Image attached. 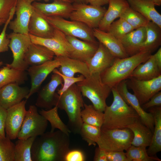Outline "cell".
<instances>
[{
    "label": "cell",
    "mask_w": 161,
    "mask_h": 161,
    "mask_svg": "<svg viewBox=\"0 0 161 161\" xmlns=\"http://www.w3.org/2000/svg\"><path fill=\"white\" fill-rule=\"evenodd\" d=\"M69 145V135L61 130L44 132L33 143L32 161H64Z\"/></svg>",
    "instance_id": "obj_1"
},
{
    "label": "cell",
    "mask_w": 161,
    "mask_h": 161,
    "mask_svg": "<svg viewBox=\"0 0 161 161\" xmlns=\"http://www.w3.org/2000/svg\"><path fill=\"white\" fill-rule=\"evenodd\" d=\"M113 100L103 112V123L101 128L121 129L128 126L140 118L134 110L128 105L118 93L115 86L112 88Z\"/></svg>",
    "instance_id": "obj_2"
},
{
    "label": "cell",
    "mask_w": 161,
    "mask_h": 161,
    "mask_svg": "<svg viewBox=\"0 0 161 161\" xmlns=\"http://www.w3.org/2000/svg\"><path fill=\"white\" fill-rule=\"evenodd\" d=\"M148 51H141L124 58H115L112 64L100 74L103 82L111 88L130 77L135 68L146 61L151 55Z\"/></svg>",
    "instance_id": "obj_3"
},
{
    "label": "cell",
    "mask_w": 161,
    "mask_h": 161,
    "mask_svg": "<svg viewBox=\"0 0 161 161\" xmlns=\"http://www.w3.org/2000/svg\"><path fill=\"white\" fill-rule=\"evenodd\" d=\"M84 103L82 94L76 83L61 95L58 94L55 106L65 111L68 118L67 126L75 134H80L83 123L81 112Z\"/></svg>",
    "instance_id": "obj_4"
},
{
    "label": "cell",
    "mask_w": 161,
    "mask_h": 161,
    "mask_svg": "<svg viewBox=\"0 0 161 161\" xmlns=\"http://www.w3.org/2000/svg\"><path fill=\"white\" fill-rule=\"evenodd\" d=\"M76 84L82 96L88 98L97 110L103 112L107 106L106 100L112 88L103 82L100 74H90Z\"/></svg>",
    "instance_id": "obj_5"
},
{
    "label": "cell",
    "mask_w": 161,
    "mask_h": 161,
    "mask_svg": "<svg viewBox=\"0 0 161 161\" xmlns=\"http://www.w3.org/2000/svg\"><path fill=\"white\" fill-rule=\"evenodd\" d=\"M133 134L128 128L104 129L101 133L96 144L106 151H126L131 145Z\"/></svg>",
    "instance_id": "obj_6"
},
{
    "label": "cell",
    "mask_w": 161,
    "mask_h": 161,
    "mask_svg": "<svg viewBox=\"0 0 161 161\" xmlns=\"http://www.w3.org/2000/svg\"><path fill=\"white\" fill-rule=\"evenodd\" d=\"M42 17L54 27L66 35L71 36L92 43L99 42L93 35V29L83 23L68 20L60 17Z\"/></svg>",
    "instance_id": "obj_7"
},
{
    "label": "cell",
    "mask_w": 161,
    "mask_h": 161,
    "mask_svg": "<svg viewBox=\"0 0 161 161\" xmlns=\"http://www.w3.org/2000/svg\"><path fill=\"white\" fill-rule=\"evenodd\" d=\"M48 121L38 113L36 106L30 105L27 111L17 138L27 139L41 135L47 127Z\"/></svg>",
    "instance_id": "obj_8"
},
{
    "label": "cell",
    "mask_w": 161,
    "mask_h": 161,
    "mask_svg": "<svg viewBox=\"0 0 161 161\" xmlns=\"http://www.w3.org/2000/svg\"><path fill=\"white\" fill-rule=\"evenodd\" d=\"M74 10L70 20L81 22L92 29L98 28L106 10V8L88 5L85 3H73Z\"/></svg>",
    "instance_id": "obj_9"
},
{
    "label": "cell",
    "mask_w": 161,
    "mask_h": 161,
    "mask_svg": "<svg viewBox=\"0 0 161 161\" xmlns=\"http://www.w3.org/2000/svg\"><path fill=\"white\" fill-rule=\"evenodd\" d=\"M7 36L10 40L9 47L13 54V61L11 64L6 65L11 68L25 71L29 66L24 61V57L32 43L29 34L27 35L13 32Z\"/></svg>",
    "instance_id": "obj_10"
},
{
    "label": "cell",
    "mask_w": 161,
    "mask_h": 161,
    "mask_svg": "<svg viewBox=\"0 0 161 161\" xmlns=\"http://www.w3.org/2000/svg\"><path fill=\"white\" fill-rule=\"evenodd\" d=\"M128 89H131L142 105L161 90V75L148 80L131 77L126 80Z\"/></svg>",
    "instance_id": "obj_11"
},
{
    "label": "cell",
    "mask_w": 161,
    "mask_h": 161,
    "mask_svg": "<svg viewBox=\"0 0 161 161\" xmlns=\"http://www.w3.org/2000/svg\"><path fill=\"white\" fill-rule=\"evenodd\" d=\"M32 43L45 46L52 51L57 57L70 58L72 48L69 42L66 35L55 28L53 36L50 38L38 37L29 34Z\"/></svg>",
    "instance_id": "obj_12"
},
{
    "label": "cell",
    "mask_w": 161,
    "mask_h": 161,
    "mask_svg": "<svg viewBox=\"0 0 161 161\" xmlns=\"http://www.w3.org/2000/svg\"><path fill=\"white\" fill-rule=\"evenodd\" d=\"M16 17L9 23L13 32L29 35L28 25L34 10L32 3L28 0H17L15 7Z\"/></svg>",
    "instance_id": "obj_13"
},
{
    "label": "cell",
    "mask_w": 161,
    "mask_h": 161,
    "mask_svg": "<svg viewBox=\"0 0 161 161\" xmlns=\"http://www.w3.org/2000/svg\"><path fill=\"white\" fill-rule=\"evenodd\" d=\"M115 87L118 93L124 101L136 112L142 122L153 132L154 128V120L153 115L150 112H147L145 111L136 96L129 92L126 80L121 81Z\"/></svg>",
    "instance_id": "obj_14"
},
{
    "label": "cell",
    "mask_w": 161,
    "mask_h": 161,
    "mask_svg": "<svg viewBox=\"0 0 161 161\" xmlns=\"http://www.w3.org/2000/svg\"><path fill=\"white\" fill-rule=\"evenodd\" d=\"M60 66L59 61L54 57L53 59L42 64L29 67L28 72L31 78V87L26 99H28L37 92L47 76Z\"/></svg>",
    "instance_id": "obj_15"
},
{
    "label": "cell",
    "mask_w": 161,
    "mask_h": 161,
    "mask_svg": "<svg viewBox=\"0 0 161 161\" xmlns=\"http://www.w3.org/2000/svg\"><path fill=\"white\" fill-rule=\"evenodd\" d=\"M26 102V100H22L7 109L5 131L6 136L11 140L17 138L27 112L25 108Z\"/></svg>",
    "instance_id": "obj_16"
},
{
    "label": "cell",
    "mask_w": 161,
    "mask_h": 161,
    "mask_svg": "<svg viewBox=\"0 0 161 161\" xmlns=\"http://www.w3.org/2000/svg\"><path fill=\"white\" fill-rule=\"evenodd\" d=\"M32 4L34 10L42 16L60 17L67 19L74 10L72 3L61 0H55L50 3L35 1Z\"/></svg>",
    "instance_id": "obj_17"
},
{
    "label": "cell",
    "mask_w": 161,
    "mask_h": 161,
    "mask_svg": "<svg viewBox=\"0 0 161 161\" xmlns=\"http://www.w3.org/2000/svg\"><path fill=\"white\" fill-rule=\"evenodd\" d=\"M63 80L59 74L53 73L51 79L38 93L35 105L38 107L49 110L55 105L58 94L57 87L62 83Z\"/></svg>",
    "instance_id": "obj_18"
},
{
    "label": "cell",
    "mask_w": 161,
    "mask_h": 161,
    "mask_svg": "<svg viewBox=\"0 0 161 161\" xmlns=\"http://www.w3.org/2000/svg\"><path fill=\"white\" fill-rule=\"evenodd\" d=\"M29 90L20 86L16 83H11L0 88V106L7 109L26 98Z\"/></svg>",
    "instance_id": "obj_19"
},
{
    "label": "cell",
    "mask_w": 161,
    "mask_h": 161,
    "mask_svg": "<svg viewBox=\"0 0 161 161\" xmlns=\"http://www.w3.org/2000/svg\"><path fill=\"white\" fill-rule=\"evenodd\" d=\"M115 58L106 47L99 42L96 52L86 63L90 74H101L112 64Z\"/></svg>",
    "instance_id": "obj_20"
},
{
    "label": "cell",
    "mask_w": 161,
    "mask_h": 161,
    "mask_svg": "<svg viewBox=\"0 0 161 161\" xmlns=\"http://www.w3.org/2000/svg\"><path fill=\"white\" fill-rule=\"evenodd\" d=\"M71 46L73 51L70 58L86 63L97 51L99 44L79 39L69 35H66Z\"/></svg>",
    "instance_id": "obj_21"
},
{
    "label": "cell",
    "mask_w": 161,
    "mask_h": 161,
    "mask_svg": "<svg viewBox=\"0 0 161 161\" xmlns=\"http://www.w3.org/2000/svg\"><path fill=\"white\" fill-rule=\"evenodd\" d=\"M145 27L134 30L119 39L126 52L129 56L139 52V48L146 38Z\"/></svg>",
    "instance_id": "obj_22"
},
{
    "label": "cell",
    "mask_w": 161,
    "mask_h": 161,
    "mask_svg": "<svg viewBox=\"0 0 161 161\" xmlns=\"http://www.w3.org/2000/svg\"><path fill=\"white\" fill-rule=\"evenodd\" d=\"M94 37L103 44L116 58H124L129 57L118 39L108 32L98 28L93 29Z\"/></svg>",
    "instance_id": "obj_23"
},
{
    "label": "cell",
    "mask_w": 161,
    "mask_h": 161,
    "mask_svg": "<svg viewBox=\"0 0 161 161\" xmlns=\"http://www.w3.org/2000/svg\"><path fill=\"white\" fill-rule=\"evenodd\" d=\"M55 28L34 9L28 25L29 34L41 38H48L54 35Z\"/></svg>",
    "instance_id": "obj_24"
},
{
    "label": "cell",
    "mask_w": 161,
    "mask_h": 161,
    "mask_svg": "<svg viewBox=\"0 0 161 161\" xmlns=\"http://www.w3.org/2000/svg\"><path fill=\"white\" fill-rule=\"evenodd\" d=\"M54 52L42 45L32 43L24 57L26 64L30 66L38 65L54 58Z\"/></svg>",
    "instance_id": "obj_25"
},
{
    "label": "cell",
    "mask_w": 161,
    "mask_h": 161,
    "mask_svg": "<svg viewBox=\"0 0 161 161\" xmlns=\"http://www.w3.org/2000/svg\"><path fill=\"white\" fill-rule=\"evenodd\" d=\"M55 57L60 63L59 71L65 76L73 77L75 74L79 73L86 78L90 74L85 62L68 57Z\"/></svg>",
    "instance_id": "obj_26"
},
{
    "label": "cell",
    "mask_w": 161,
    "mask_h": 161,
    "mask_svg": "<svg viewBox=\"0 0 161 161\" xmlns=\"http://www.w3.org/2000/svg\"><path fill=\"white\" fill-rule=\"evenodd\" d=\"M109 7L101 20L98 27L107 32L110 24L117 18H120L123 12L130 7L126 0H109Z\"/></svg>",
    "instance_id": "obj_27"
},
{
    "label": "cell",
    "mask_w": 161,
    "mask_h": 161,
    "mask_svg": "<svg viewBox=\"0 0 161 161\" xmlns=\"http://www.w3.org/2000/svg\"><path fill=\"white\" fill-rule=\"evenodd\" d=\"M130 7L161 28V15L152 0H127Z\"/></svg>",
    "instance_id": "obj_28"
},
{
    "label": "cell",
    "mask_w": 161,
    "mask_h": 161,
    "mask_svg": "<svg viewBox=\"0 0 161 161\" xmlns=\"http://www.w3.org/2000/svg\"><path fill=\"white\" fill-rule=\"evenodd\" d=\"M133 134L131 145L135 146L148 147L151 142L153 131L144 125L140 119L129 126Z\"/></svg>",
    "instance_id": "obj_29"
},
{
    "label": "cell",
    "mask_w": 161,
    "mask_h": 161,
    "mask_svg": "<svg viewBox=\"0 0 161 161\" xmlns=\"http://www.w3.org/2000/svg\"><path fill=\"white\" fill-rule=\"evenodd\" d=\"M149 109L154 118V128L151 141L147 150L149 156L154 157L161 151V106Z\"/></svg>",
    "instance_id": "obj_30"
},
{
    "label": "cell",
    "mask_w": 161,
    "mask_h": 161,
    "mask_svg": "<svg viewBox=\"0 0 161 161\" xmlns=\"http://www.w3.org/2000/svg\"><path fill=\"white\" fill-rule=\"evenodd\" d=\"M161 75V69L157 66L153 55L145 62L139 64L131 73V77L143 80H148Z\"/></svg>",
    "instance_id": "obj_31"
},
{
    "label": "cell",
    "mask_w": 161,
    "mask_h": 161,
    "mask_svg": "<svg viewBox=\"0 0 161 161\" xmlns=\"http://www.w3.org/2000/svg\"><path fill=\"white\" fill-rule=\"evenodd\" d=\"M145 27L146 38L140 47L139 52L148 51L152 53L161 45V28L150 21Z\"/></svg>",
    "instance_id": "obj_32"
},
{
    "label": "cell",
    "mask_w": 161,
    "mask_h": 161,
    "mask_svg": "<svg viewBox=\"0 0 161 161\" xmlns=\"http://www.w3.org/2000/svg\"><path fill=\"white\" fill-rule=\"evenodd\" d=\"M27 78L25 71L11 68L6 65L0 69V88L10 83L22 84Z\"/></svg>",
    "instance_id": "obj_33"
},
{
    "label": "cell",
    "mask_w": 161,
    "mask_h": 161,
    "mask_svg": "<svg viewBox=\"0 0 161 161\" xmlns=\"http://www.w3.org/2000/svg\"><path fill=\"white\" fill-rule=\"evenodd\" d=\"M36 137H31L27 139L18 140L15 144V161H32L31 148Z\"/></svg>",
    "instance_id": "obj_34"
},
{
    "label": "cell",
    "mask_w": 161,
    "mask_h": 161,
    "mask_svg": "<svg viewBox=\"0 0 161 161\" xmlns=\"http://www.w3.org/2000/svg\"><path fill=\"white\" fill-rule=\"evenodd\" d=\"M58 107L55 106L49 110H46L42 109L39 113L50 123L51 132H53L55 129H58L69 135L71 132L68 126L60 118L58 113Z\"/></svg>",
    "instance_id": "obj_35"
},
{
    "label": "cell",
    "mask_w": 161,
    "mask_h": 161,
    "mask_svg": "<svg viewBox=\"0 0 161 161\" xmlns=\"http://www.w3.org/2000/svg\"><path fill=\"white\" fill-rule=\"evenodd\" d=\"M84 106L81 112L83 122L101 128L103 122V112L97 110L92 105L84 103Z\"/></svg>",
    "instance_id": "obj_36"
},
{
    "label": "cell",
    "mask_w": 161,
    "mask_h": 161,
    "mask_svg": "<svg viewBox=\"0 0 161 161\" xmlns=\"http://www.w3.org/2000/svg\"><path fill=\"white\" fill-rule=\"evenodd\" d=\"M119 18L125 20L134 30L142 27H145L150 21L130 7L127 8L123 12Z\"/></svg>",
    "instance_id": "obj_37"
},
{
    "label": "cell",
    "mask_w": 161,
    "mask_h": 161,
    "mask_svg": "<svg viewBox=\"0 0 161 161\" xmlns=\"http://www.w3.org/2000/svg\"><path fill=\"white\" fill-rule=\"evenodd\" d=\"M129 161H161L158 157L149 156L146 148L131 146L126 151Z\"/></svg>",
    "instance_id": "obj_38"
},
{
    "label": "cell",
    "mask_w": 161,
    "mask_h": 161,
    "mask_svg": "<svg viewBox=\"0 0 161 161\" xmlns=\"http://www.w3.org/2000/svg\"><path fill=\"white\" fill-rule=\"evenodd\" d=\"M100 133V128L83 123L79 134L89 145L95 146L99 138Z\"/></svg>",
    "instance_id": "obj_39"
},
{
    "label": "cell",
    "mask_w": 161,
    "mask_h": 161,
    "mask_svg": "<svg viewBox=\"0 0 161 161\" xmlns=\"http://www.w3.org/2000/svg\"><path fill=\"white\" fill-rule=\"evenodd\" d=\"M134 29L125 20L121 18L114 21L110 24L107 31L119 39Z\"/></svg>",
    "instance_id": "obj_40"
},
{
    "label": "cell",
    "mask_w": 161,
    "mask_h": 161,
    "mask_svg": "<svg viewBox=\"0 0 161 161\" xmlns=\"http://www.w3.org/2000/svg\"><path fill=\"white\" fill-rule=\"evenodd\" d=\"M7 136L0 139V161H15V144Z\"/></svg>",
    "instance_id": "obj_41"
},
{
    "label": "cell",
    "mask_w": 161,
    "mask_h": 161,
    "mask_svg": "<svg viewBox=\"0 0 161 161\" xmlns=\"http://www.w3.org/2000/svg\"><path fill=\"white\" fill-rule=\"evenodd\" d=\"M52 72L53 73H57L60 75L64 82L61 88L58 90L57 93L59 95H61L73 85L83 80L85 78L84 77L81 75L76 77L65 76L61 73L57 69H55Z\"/></svg>",
    "instance_id": "obj_42"
},
{
    "label": "cell",
    "mask_w": 161,
    "mask_h": 161,
    "mask_svg": "<svg viewBox=\"0 0 161 161\" xmlns=\"http://www.w3.org/2000/svg\"><path fill=\"white\" fill-rule=\"evenodd\" d=\"M15 7L11 10L8 19L4 24V27L0 34V53L7 51L9 49L10 39L7 37L6 31L10 21L13 19L15 13Z\"/></svg>",
    "instance_id": "obj_43"
},
{
    "label": "cell",
    "mask_w": 161,
    "mask_h": 161,
    "mask_svg": "<svg viewBox=\"0 0 161 161\" xmlns=\"http://www.w3.org/2000/svg\"><path fill=\"white\" fill-rule=\"evenodd\" d=\"M17 0H0V19L7 20L11 10L16 7Z\"/></svg>",
    "instance_id": "obj_44"
},
{
    "label": "cell",
    "mask_w": 161,
    "mask_h": 161,
    "mask_svg": "<svg viewBox=\"0 0 161 161\" xmlns=\"http://www.w3.org/2000/svg\"><path fill=\"white\" fill-rule=\"evenodd\" d=\"M85 157L83 153L78 149L69 150L66 154L64 161H84Z\"/></svg>",
    "instance_id": "obj_45"
},
{
    "label": "cell",
    "mask_w": 161,
    "mask_h": 161,
    "mask_svg": "<svg viewBox=\"0 0 161 161\" xmlns=\"http://www.w3.org/2000/svg\"><path fill=\"white\" fill-rule=\"evenodd\" d=\"M108 161H129L124 151H106Z\"/></svg>",
    "instance_id": "obj_46"
},
{
    "label": "cell",
    "mask_w": 161,
    "mask_h": 161,
    "mask_svg": "<svg viewBox=\"0 0 161 161\" xmlns=\"http://www.w3.org/2000/svg\"><path fill=\"white\" fill-rule=\"evenodd\" d=\"M142 106L143 109H149L154 106H161V92L160 91L155 94L148 101Z\"/></svg>",
    "instance_id": "obj_47"
},
{
    "label": "cell",
    "mask_w": 161,
    "mask_h": 161,
    "mask_svg": "<svg viewBox=\"0 0 161 161\" xmlns=\"http://www.w3.org/2000/svg\"><path fill=\"white\" fill-rule=\"evenodd\" d=\"M7 110L0 106V139L5 138V127Z\"/></svg>",
    "instance_id": "obj_48"
},
{
    "label": "cell",
    "mask_w": 161,
    "mask_h": 161,
    "mask_svg": "<svg viewBox=\"0 0 161 161\" xmlns=\"http://www.w3.org/2000/svg\"><path fill=\"white\" fill-rule=\"evenodd\" d=\"M94 161H108L106 151L100 148L96 147L93 158Z\"/></svg>",
    "instance_id": "obj_49"
},
{
    "label": "cell",
    "mask_w": 161,
    "mask_h": 161,
    "mask_svg": "<svg viewBox=\"0 0 161 161\" xmlns=\"http://www.w3.org/2000/svg\"><path fill=\"white\" fill-rule=\"evenodd\" d=\"M109 0H85V3L90 5L101 7L108 4Z\"/></svg>",
    "instance_id": "obj_50"
},
{
    "label": "cell",
    "mask_w": 161,
    "mask_h": 161,
    "mask_svg": "<svg viewBox=\"0 0 161 161\" xmlns=\"http://www.w3.org/2000/svg\"><path fill=\"white\" fill-rule=\"evenodd\" d=\"M155 62L159 68L161 69V48L153 55Z\"/></svg>",
    "instance_id": "obj_51"
},
{
    "label": "cell",
    "mask_w": 161,
    "mask_h": 161,
    "mask_svg": "<svg viewBox=\"0 0 161 161\" xmlns=\"http://www.w3.org/2000/svg\"><path fill=\"white\" fill-rule=\"evenodd\" d=\"M28 0L31 3H32V2L35 1H39L40 0H44L45 2H48L49 0ZM58 0L63 1H64L71 3H73V2L72 0Z\"/></svg>",
    "instance_id": "obj_52"
},
{
    "label": "cell",
    "mask_w": 161,
    "mask_h": 161,
    "mask_svg": "<svg viewBox=\"0 0 161 161\" xmlns=\"http://www.w3.org/2000/svg\"><path fill=\"white\" fill-rule=\"evenodd\" d=\"M156 6H160L161 5V0H152Z\"/></svg>",
    "instance_id": "obj_53"
},
{
    "label": "cell",
    "mask_w": 161,
    "mask_h": 161,
    "mask_svg": "<svg viewBox=\"0 0 161 161\" xmlns=\"http://www.w3.org/2000/svg\"><path fill=\"white\" fill-rule=\"evenodd\" d=\"M73 3H85V0H72Z\"/></svg>",
    "instance_id": "obj_54"
},
{
    "label": "cell",
    "mask_w": 161,
    "mask_h": 161,
    "mask_svg": "<svg viewBox=\"0 0 161 161\" xmlns=\"http://www.w3.org/2000/svg\"><path fill=\"white\" fill-rule=\"evenodd\" d=\"M7 20L4 19H0V26L4 24Z\"/></svg>",
    "instance_id": "obj_55"
},
{
    "label": "cell",
    "mask_w": 161,
    "mask_h": 161,
    "mask_svg": "<svg viewBox=\"0 0 161 161\" xmlns=\"http://www.w3.org/2000/svg\"><path fill=\"white\" fill-rule=\"evenodd\" d=\"M3 62L2 61H0V66L3 64Z\"/></svg>",
    "instance_id": "obj_56"
}]
</instances>
